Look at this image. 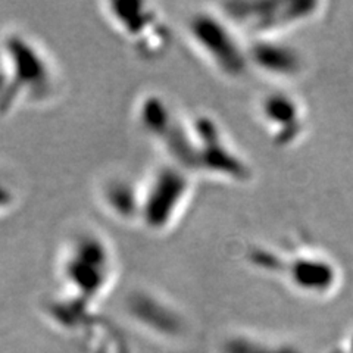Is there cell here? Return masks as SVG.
I'll return each mask as SVG.
<instances>
[{
	"label": "cell",
	"instance_id": "6da1fadb",
	"mask_svg": "<svg viewBox=\"0 0 353 353\" xmlns=\"http://www.w3.org/2000/svg\"><path fill=\"white\" fill-rule=\"evenodd\" d=\"M63 88L59 62L31 32L14 28L0 39V117L46 106Z\"/></svg>",
	"mask_w": 353,
	"mask_h": 353
},
{
	"label": "cell",
	"instance_id": "7a4b0ae2",
	"mask_svg": "<svg viewBox=\"0 0 353 353\" xmlns=\"http://www.w3.org/2000/svg\"><path fill=\"white\" fill-rule=\"evenodd\" d=\"M165 161L179 165L194 176L227 184H249L255 171L224 125L206 112L183 114L165 150Z\"/></svg>",
	"mask_w": 353,
	"mask_h": 353
},
{
	"label": "cell",
	"instance_id": "3957f363",
	"mask_svg": "<svg viewBox=\"0 0 353 353\" xmlns=\"http://www.w3.org/2000/svg\"><path fill=\"white\" fill-rule=\"evenodd\" d=\"M246 261L253 270L279 279L294 293L315 301L328 299L343 281L340 265L333 258L307 246H252Z\"/></svg>",
	"mask_w": 353,
	"mask_h": 353
},
{
	"label": "cell",
	"instance_id": "277c9868",
	"mask_svg": "<svg viewBox=\"0 0 353 353\" xmlns=\"http://www.w3.org/2000/svg\"><path fill=\"white\" fill-rule=\"evenodd\" d=\"M118 272L117 250L101 231L83 228L65 240L58 259V274L71 299H101L112 289Z\"/></svg>",
	"mask_w": 353,
	"mask_h": 353
},
{
	"label": "cell",
	"instance_id": "5b68a950",
	"mask_svg": "<svg viewBox=\"0 0 353 353\" xmlns=\"http://www.w3.org/2000/svg\"><path fill=\"white\" fill-rule=\"evenodd\" d=\"M185 37L197 57L221 79L237 81L252 71L248 40L214 5L189 17Z\"/></svg>",
	"mask_w": 353,
	"mask_h": 353
},
{
	"label": "cell",
	"instance_id": "8992f818",
	"mask_svg": "<svg viewBox=\"0 0 353 353\" xmlns=\"http://www.w3.org/2000/svg\"><path fill=\"white\" fill-rule=\"evenodd\" d=\"M214 6L246 40L283 37L321 18L318 0H227Z\"/></svg>",
	"mask_w": 353,
	"mask_h": 353
},
{
	"label": "cell",
	"instance_id": "52a82bcc",
	"mask_svg": "<svg viewBox=\"0 0 353 353\" xmlns=\"http://www.w3.org/2000/svg\"><path fill=\"white\" fill-rule=\"evenodd\" d=\"M196 176L179 165L163 161L141 180L140 227L150 234H167L189 211Z\"/></svg>",
	"mask_w": 353,
	"mask_h": 353
},
{
	"label": "cell",
	"instance_id": "ba28073f",
	"mask_svg": "<svg viewBox=\"0 0 353 353\" xmlns=\"http://www.w3.org/2000/svg\"><path fill=\"white\" fill-rule=\"evenodd\" d=\"M102 14L139 58L154 61L167 54L171 46V28L157 3L105 2Z\"/></svg>",
	"mask_w": 353,
	"mask_h": 353
},
{
	"label": "cell",
	"instance_id": "9c48e42d",
	"mask_svg": "<svg viewBox=\"0 0 353 353\" xmlns=\"http://www.w3.org/2000/svg\"><path fill=\"white\" fill-rule=\"evenodd\" d=\"M259 124L274 146L294 148L306 137L309 117L303 102L285 88L263 93L256 106Z\"/></svg>",
	"mask_w": 353,
	"mask_h": 353
},
{
	"label": "cell",
	"instance_id": "30bf717a",
	"mask_svg": "<svg viewBox=\"0 0 353 353\" xmlns=\"http://www.w3.org/2000/svg\"><path fill=\"white\" fill-rule=\"evenodd\" d=\"M249 62L255 70L275 83H292L307 71L305 53L283 37L248 40Z\"/></svg>",
	"mask_w": 353,
	"mask_h": 353
},
{
	"label": "cell",
	"instance_id": "8fae6325",
	"mask_svg": "<svg viewBox=\"0 0 353 353\" xmlns=\"http://www.w3.org/2000/svg\"><path fill=\"white\" fill-rule=\"evenodd\" d=\"M99 202L118 223L140 225L141 181L127 175H108L97 187Z\"/></svg>",
	"mask_w": 353,
	"mask_h": 353
},
{
	"label": "cell",
	"instance_id": "7c38bea8",
	"mask_svg": "<svg viewBox=\"0 0 353 353\" xmlns=\"http://www.w3.org/2000/svg\"><path fill=\"white\" fill-rule=\"evenodd\" d=\"M21 201V189L15 175L0 167V218L9 215Z\"/></svg>",
	"mask_w": 353,
	"mask_h": 353
},
{
	"label": "cell",
	"instance_id": "4fadbf2b",
	"mask_svg": "<svg viewBox=\"0 0 353 353\" xmlns=\"http://www.w3.org/2000/svg\"><path fill=\"white\" fill-rule=\"evenodd\" d=\"M349 343H350V352L353 353V336L350 337V341H349Z\"/></svg>",
	"mask_w": 353,
	"mask_h": 353
}]
</instances>
